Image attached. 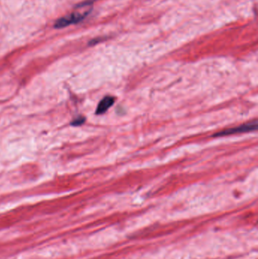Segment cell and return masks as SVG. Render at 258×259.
<instances>
[{"instance_id": "obj_4", "label": "cell", "mask_w": 258, "mask_h": 259, "mask_svg": "<svg viewBox=\"0 0 258 259\" xmlns=\"http://www.w3.org/2000/svg\"><path fill=\"white\" fill-rule=\"evenodd\" d=\"M84 121H85L84 117H78V118L75 119V120L72 122V125H73V126H79V125L83 124Z\"/></svg>"}, {"instance_id": "obj_2", "label": "cell", "mask_w": 258, "mask_h": 259, "mask_svg": "<svg viewBox=\"0 0 258 259\" xmlns=\"http://www.w3.org/2000/svg\"><path fill=\"white\" fill-rule=\"evenodd\" d=\"M257 129V121L250 122V123H244L241 126L236 127L230 128V129L225 130L223 132L215 134L214 137H224L228 135H236V134L246 133V132H253Z\"/></svg>"}, {"instance_id": "obj_3", "label": "cell", "mask_w": 258, "mask_h": 259, "mask_svg": "<svg viewBox=\"0 0 258 259\" xmlns=\"http://www.w3.org/2000/svg\"><path fill=\"white\" fill-rule=\"evenodd\" d=\"M114 103V98L113 96H105L102 99L98 105L97 109H96V114H102L106 112Z\"/></svg>"}, {"instance_id": "obj_1", "label": "cell", "mask_w": 258, "mask_h": 259, "mask_svg": "<svg viewBox=\"0 0 258 259\" xmlns=\"http://www.w3.org/2000/svg\"><path fill=\"white\" fill-rule=\"evenodd\" d=\"M81 6V7H84V10L83 11L74 12V13H71V14L67 15V16H64V17L60 18L59 19L55 22V27L57 29H60V28H66V27L70 26L72 25H75V24L79 23L81 21L84 20L89 13L91 11V9H86V7L88 6L91 5H78Z\"/></svg>"}]
</instances>
